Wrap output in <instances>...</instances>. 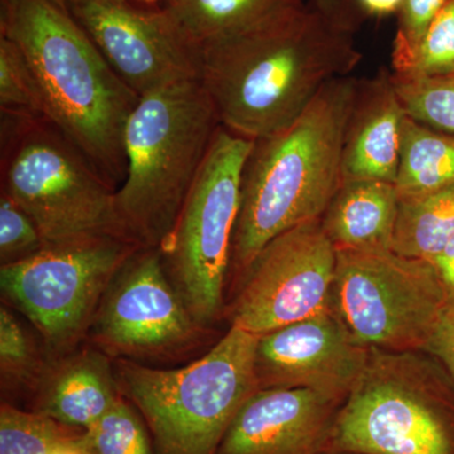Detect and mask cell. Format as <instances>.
Masks as SVG:
<instances>
[{"mask_svg":"<svg viewBox=\"0 0 454 454\" xmlns=\"http://www.w3.org/2000/svg\"><path fill=\"white\" fill-rule=\"evenodd\" d=\"M2 192L28 214L46 247L98 236L131 240L113 184L49 119L2 113Z\"/></svg>","mask_w":454,"mask_h":454,"instance_id":"6","label":"cell"},{"mask_svg":"<svg viewBox=\"0 0 454 454\" xmlns=\"http://www.w3.org/2000/svg\"><path fill=\"white\" fill-rule=\"evenodd\" d=\"M448 0H404L399 11L391 61L408 56L419 44Z\"/></svg>","mask_w":454,"mask_h":454,"instance_id":"28","label":"cell"},{"mask_svg":"<svg viewBox=\"0 0 454 454\" xmlns=\"http://www.w3.org/2000/svg\"><path fill=\"white\" fill-rule=\"evenodd\" d=\"M83 430L16 406L0 408V454H55L74 447Z\"/></svg>","mask_w":454,"mask_h":454,"instance_id":"22","label":"cell"},{"mask_svg":"<svg viewBox=\"0 0 454 454\" xmlns=\"http://www.w3.org/2000/svg\"><path fill=\"white\" fill-rule=\"evenodd\" d=\"M310 5L333 25L352 35L360 29L366 18L358 7L357 0H312Z\"/></svg>","mask_w":454,"mask_h":454,"instance_id":"31","label":"cell"},{"mask_svg":"<svg viewBox=\"0 0 454 454\" xmlns=\"http://www.w3.org/2000/svg\"><path fill=\"white\" fill-rule=\"evenodd\" d=\"M361 59L354 35L306 4L203 44L201 82L221 127L259 140L286 129L325 83L349 76Z\"/></svg>","mask_w":454,"mask_h":454,"instance_id":"1","label":"cell"},{"mask_svg":"<svg viewBox=\"0 0 454 454\" xmlns=\"http://www.w3.org/2000/svg\"><path fill=\"white\" fill-rule=\"evenodd\" d=\"M427 351L432 352L442 361L454 381V297L450 298L427 346Z\"/></svg>","mask_w":454,"mask_h":454,"instance_id":"30","label":"cell"},{"mask_svg":"<svg viewBox=\"0 0 454 454\" xmlns=\"http://www.w3.org/2000/svg\"><path fill=\"white\" fill-rule=\"evenodd\" d=\"M116 74L139 98L175 83L201 80V50L164 8L128 0H67Z\"/></svg>","mask_w":454,"mask_h":454,"instance_id":"12","label":"cell"},{"mask_svg":"<svg viewBox=\"0 0 454 454\" xmlns=\"http://www.w3.org/2000/svg\"><path fill=\"white\" fill-rule=\"evenodd\" d=\"M32 351L25 331L4 307L0 309V365L7 375H23L32 365Z\"/></svg>","mask_w":454,"mask_h":454,"instance_id":"29","label":"cell"},{"mask_svg":"<svg viewBox=\"0 0 454 454\" xmlns=\"http://www.w3.org/2000/svg\"><path fill=\"white\" fill-rule=\"evenodd\" d=\"M358 80L325 83L286 129L255 145L243 173L231 262L247 270L277 236L321 220L343 182L346 127Z\"/></svg>","mask_w":454,"mask_h":454,"instance_id":"3","label":"cell"},{"mask_svg":"<svg viewBox=\"0 0 454 454\" xmlns=\"http://www.w3.org/2000/svg\"><path fill=\"white\" fill-rule=\"evenodd\" d=\"M333 310L360 345L427 349L450 301L437 267L391 249L336 250Z\"/></svg>","mask_w":454,"mask_h":454,"instance_id":"9","label":"cell"},{"mask_svg":"<svg viewBox=\"0 0 454 454\" xmlns=\"http://www.w3.org/2000/svg\"><path fill=\"white\" fill-rule=\"evenodd\" d=\"M399 192L378 179H343L322 226L336 250H393Z\"/></svg>","mask_w":454,"mask_h":454,"instance_id":"17","label":"cell"},{"mask_svg":"<svg viewBox=\"0 0 454 454\" xmlns=\"http://www.w3.org/2000/svg\"><path fill=\"white\" fill-rule=\"evenodd\" d=\"M113 283L98 318V337L107 348L153 351L190 336L196 322L167 277L160 249L140 247Z\"/></svg>","mask_w":454,"mask_h":454,"instance_id":"14","label":"cell"},{"mask_svg":"<svg viewBox=\"0 0 454 454\" xmlns=\"http://www.w3.org/2000/svg\"><path fill=\"white\" fill-rule=\"evenodd\" d=\"M391 65L395 76L409 79L454 74V0H448L419 44Z\"/></svg>","mask_w":454,"mask_h":454,"instance_id":"25","label":"cell"},{"mask_svg":"<svg viewBox=\"0 0 454 454\" xmlns=\"http://www.w3.org/2000/svg\"><path fill=\"white\" fill-rule=\"evenodd\" d=\"M454 184V136L405 116L400 136L399 195H418Z\"/></svg>","mask_w":454,"mask_h":454,"instance_id":"21","label":"cell"},{"mask_svg":"<svg viewBox=\"0 0 454 454\" xmlns=\"http://www.w3.org/2000/svg\"><path fill=\"white\" fill-rule=\"evenodd\" d=\"M255 140L221 127L172 231L160 247L164 267L193 321L207 324L223 306L241 182Z\"/></svg>","mask_w":454,"mask_h":454,"instance_id":"8","label":"cell"},{"mask_svg":"<svg viewBox=\"0 0 454 454\" xmlns=\"http://www.w3.org/2000/svg\"><path fill=\"white\" fill-rule=\"evenodd\" d=\"M433 264L437 267L450 297H454V239L452 243L434 259Z\"/></svg>","mask_w":454,"mask_h":454,"instance_id":"33","label":"cell"},{"mask_svg":"<svg viewBox=\"0 0 454 454\" xmlns=\"http://www.w3.org/2000/svg\"><path fill=\"white\" fill-rule=\"evenodd\" d=\"M0 35L22 50L44 115L110 182L125 176L124 130L139 101L67 0H0Z\"/></svg>","mask_w":454,"mask_h":454,"instance_id":"2","label":"cell"},{"mask_svg":"<svg viewBox=\"0 0 454 454\" xmlns=\"http://www.w3.org/2000/svg\"><path fill=\"white\" fill-rule=\"evenodd\" d=\"M139 247L118 236L50 245L3 264L0 286L44 339L66 345L82 333L106 286Z\"/></svg>","mask_w":454,"mask_h":454,"instance_id":"10","label":"cell"},{"mask_svg":"<svg viewBox=\"0 0 454 454\" xmlns=\"http://www.w3.org/2000/svg\"><path fill=\"white\" fill-rule=\"evenodd\" d=\"M404 0H357L358 7L366 18H384L399 13Z\"/></svg>","mask_w":454,"mask_h":454,"instance_id":"32","label":"cell"},{"mask_svg":"<svg viewBox=\"0 0 454 454\" xmlns=\"http://www.w3.org/2000/svg\"><path fill=\"white\" fill-rule=\"evenodd\" d=\"M0 110L46 118L31 65L22 50L4 35H0Z\"/></svg>","mask_w":454,"mask_h":454,"instance_id":"26","label":"cell"},{"mask_svg":"<svg viewBox=\"0 0 454 454\" xmlns=\"http://www.w3.org/2000/svg\"><path fill=\"white\" fill-rule=\"evenodd\" d=\"M339 405L307 389L259 390L215 454H324Z\"/></svg>","mask_w":454,"mask_h":454,"instance_id":"15","label":"cell"},{"mask_svg":"<svg viewBox=\"0 0 454 454\" xmlns=\"http://www.w3.org/2000/svg\"><path fill=\"white\" fill-rule=\"evenodd\" d=\"M454 239V184L418 195H399L393 250L433 262Z\"/></svg>","mask_w":454,"mask_h":454,"instance_id":"20","label":"cell"},{"mask_svg":"<svg viewBox=\"0 0 454 454\" xmlns=\"http://www.w3.org/2000/svg\"><path fill=\"white\" fill-rule=\"evenodd\" d=\"M55 454H83L82 452H80L79 450H76L74 447L70 448H65V450H59V452H56Z\"/></svg>","mask_w":454,"mask_h":454,"instance_id":"34","label":"cell"},{"mask_svg":"<svg viewBox=\"0 0 454 454\" xmlns=\"http://www.w3.org/2000/svg\"><path fill=\"white\" fill-rule=\"evenodd\" d=\"M394 85L406 116L454 136V74L442 77H399Z\"/></svg>","mask_w":454,"mask_h":454,"instance_id":"24","label":"cell"},{"mask_svg":"<svg viewBox=\"0 0 454 454\" xmlns=\"http://www.w3.org/2000/svg\"><path fill=\"white\" fill-rule=\"evenodd\" d=\"M404 109L393 73L381 68L358 80L343 145V179H378L395 184Z\"/></svg>","mask_w":454,"mask_h":454,"instance_id":"16","label":"cell"},{"mask_svg":"<svg viewBox=\"0 0 454 454\" xmlns=\"http://www.w3.org/2000/svg\"><path fill=\"white\" fill-rule=\"evenodd\" d=\"M306 5L304 0H166L188 40L203 44L240 35Z\"/></svg>","mask_w":454,"mask_h":454,"instance_id":"19","label":"cell"},{"mask_svg":"<svg viewBox=\"0 0 454 454\" xmlns=\"http://www.w3.org/2000/svg\"><path fill=\"white\" fill-rule=\"evenodd\" d=\"M411 352L372 348L324 454H454V393Z\"/></svg>","mask_w":454,"mask_h":454,"instance_id":"7","label":"cell"},{"mask_svg":"<svg viewBox=\"0 0 454 454\" xmlns=\"http://www.w3.org/2000/svg\"><path fill=\"white\" fill-rule=\"evenodd\" d=\"M336 264L321 220L277 236L245 270L232 325L260 337L328 312Z\"/></svg>","mask_w":454,"mask_h":454,"instance_id":"11","label":"cell"},{"mask_svg":"<svg viewBox=\"0 0 454 454\" xmlns=\"http://www.w3.org/2000/svg\"><path fill=\"white\" fill-rule=\"evenodd\" d=\"M74 447L83 454H155L142 420L121 397Z\"/></svg>","mask_w":454,"mask_h":454,"instance_id":"23","label":"cell"},{"mask_svg":"<svg viewBox=\"0 0 454 454\" xmlns=\"http://www.w3.org/2000/svg\"><path fill=\"white\" fill-rule=\"evenodd\" d=\"M46 247L40 230L7 193L0 196V260L3 264L35 255Z\"/></svg>","mask_w":454,"mask_h":454,"instance_id":"27","label":"cell"},{"mask_svg":"<svg viewBox=\"0 0 454 454\" xmlns=\"http://www.w3.org/2000/svg\"><path fill=\"white\" fill-rule=\"evenodd\" d=\"M121 399L104 358L88 355L59 373L42 397L38 413L71 428L86 430Z\"/></svg>","mask_w":454,"mask_h":454,"instance_id":"18","label":"cell"},{"mask_svg":"<svg viewBox=\"0 0 454 454\" xmlns=\"http://www.w3.org/2000/svg\"><path fill=\"white\" fill-rule=\"evenodd\" d=\"M258 343V336L232 325L190 365H119L121 390L142 414L155 454L216 453L236 414L260 390Z\"/></svg>","mask_w":454,"mask_h":454,"instance_id":"5","label":"cell"},{"mask_svg":"<svg viewBox=\"0 0 454 454\" xmlns=\"http://www.w3.org/2000/svg\"><path fill=\"white\" fill-rule=\"evenodd\" d=\"M370 352L331 309L259 337V387L307 389L340 405L360 381Z\"/></svg>","mask_w":454,"mask_h":454,"instance_id":"13","label":"cell"},{"mask_svg":"<svg viewBox=\"0 0 454 454\" xmlns=\"http://www.w3.org/2000/svg\"><path fill=\"white\" fill-rule=\"evenodd\" d=\"M220 125L201 80L139 98L125 125V176L115 191L131 240L160 249L168 239Z\"/></svg>","mask_w":454,"mask_h":454,"instance_id":"4","label":"cell"},{"mask_svg":"<svg viewBox=\"0 0 454 454\" xmlns=\"http://www.w3.org/2000/svg\"><path fill=\"white\" fill-rule=\"evenodd\" d=\"M139 2L145 3V4H152V3L158 2V0H139Z\"/></svg>","mask_w":454,"mask_h":454,"instance_id":"35","label":"cell"}]
</instances>
